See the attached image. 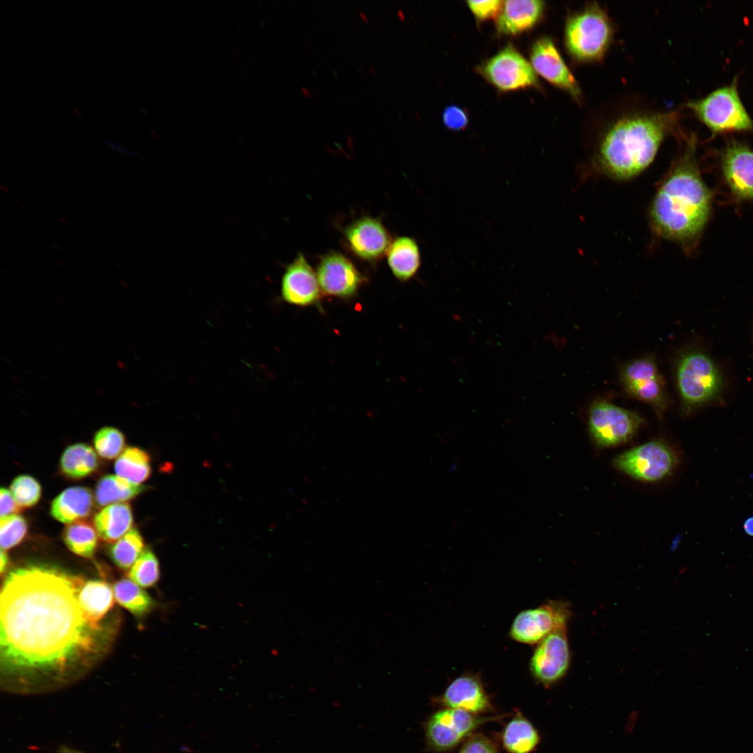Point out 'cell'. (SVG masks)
Listing matches in <instances>:
<instances>
[{
    "mask_svg": "<svg viewBox=\"0 0 753 753\" xmlns=\"http://www.w3.org/2000/svg\"><path fill=\"white\" fill-rule=\"evenodd\" d=\"M10 491L6 488L0 490V515L1 518L16 515L20 510Z\"/></svg>",
    "mask_w": 753,
    "mask_h": 753,
    "instance_id": "f35d334b",
    "label": "cell"
},
{
    "mask_svg": "<svg viewBox=\"0 0 753 753\" xmlns=\"http://www.w3.org/2000/svg\"><path fill=\"white\" fill-rule=\"evenodd\" d=\"M345 235L351 250L366 260L379 258L390 247L387 231L374 218H364L356 221L347 228Z\"/></svg>",
    "mask_w": 753,
    "mask_h": 753,
    "instance_id": "d6986e66",
    "label": "cell"
},
{
    "mask_svg": "<svg viewBox=\"0 0 753 753\" xmlns=\"http://www.w3.org/2000/svg\"><path fill=\"white\" fill-rule=\"evenodd\" d=\"M93 508V496L89 489L71 487L61 492L51 504V515L60 522L73 524L88 517Z\"/></svg>",
    "mask_w": 753,
    "mask_h": 753,
    "instance_id": "7402d4cb",
    "label": "cell"
},
{
    "mask_svg": "<svg viewBox=\"0 0 753 753\" xmlns=\"http://www.w3.org/2000/svg\"><path fill=\"white\" fill-rule=\"evenodd\" d=\"M130 580L143 588H149L160 579L159 562L150 549L144 550L128 572Z\"/></svg>",
    "mask_w": 753,
    "mask_h": 753,
    "instance_id": "1f68e13d",
    "label": "cell"
},
{
    "mask_svg": "<svg viewBox=\"0 0 753 753\" xmlns=\"http://www.w3.org/2000/svg\"><path fill=\"white\" fill-rule=\"evenodd\" d=\"M679 464L678 453L667 443L653 440L616 456L614 466L630 478L655 482L669 477Z\"/></svg>",
    "mask_w": 753,
    "mask_h": 753,
    "instance_id": "52a82bcc",
    "label": "cell"
},
{
    "mask_svg": "<svg viewBox=\"0 0 753 753\" xmlns=\"http://www.w3.org/2000/svg\"><path fill=\"white\" fill-rule=\"evenodd\" d=\"M466 3L476 18L482 21L494 17H497L503 1L499 0L468 1Z\"/></svg>",
    "mask_w": 753,
    "mask_h": 753,
    "instance_id": "d590c367",
    "label": "cell"
},
{
    "mask_svg": "<svg viewBox=\"0 0 753 753\" xmlns=\"http://www.w3.org/2000/svg\"><path fill=\"white\" fill-rule=\"evenodd\" d=\"M397 15H398V16L400 17V18L401 20H404V14H403V13H402V11L401 10H398V12H397Z\"/></svg>",
    "mask_w": 753,
    "mask_h": 753,
    "instance_id": "7dc6e473",
    "label": "cell"
},
{
    "mask_svg": "<svg viewBox=\"0 0 753 753\" xmlns=\"http://www.w3.org/2000/svg\"><path fill=\"white\" fill-rule=\"evenodd\" d=\"M621 380L626 390L653 407L661 416L668 405L664 380L651 358L635 360L623 370Z\"/></svg>",
    "mask_w": 753,
    "mask_h": 753,
    "instance_id": "5bb4252c",
    "label": "cell"
},
{
    "mask_svg": "<svg viewBox=\"0 0 753 753\" xmlns=\"http://www.w3.org/2000/svg\"><path fill=\"white\" fill-rule=\"evenodd\" d=\"M696 153L692 134L658 185L648 211L653 234L686 252L697 245L713 207V194L701 176Z\"/></svg>",
    "mask_w": 753,
    "mask_h": 753,
    "instance_id": "7a4b0ae2",
    "label": "cell"
},
{
    "mask_svg": "<svg viewBox=\"0 0 753 753\" xmlns=\"http://www.w3.org/2000/svg\"><path fill=\"white\" fill-rule=\"evenodd\" d=\"M676 381L687 413L717 400L723 389L722 374L706 353L690 351L679 359Z\"/></svg>",
    "mask_w": 753,
    "mask_h": 753,
    "instance_id": "8992f818",
    "label": "cell"
},
{
    "mask_svg": "<svg viewBox=\"0 0 753 753\" xmlns=\"http://www.w3.org/2000/svg\"><path fill=\"white\" fill-rule=\"evenodd\" d=\"M458 753H499L496 745L481 733L471 735L463 744Z\"/></svg>",
    "mask_w": 753,
    "mask_h": 753,
    "instance_id": "8d00e7d4",
    "label": "cell"
},
{
    "mask_svg": "<svg viewBox=\"0 0 753 753\" xmlns=\"http://www.w3.org/2000/svg\"><path fill=\"white\" fill-rule=\"evenodd\" d=\"M320 291L317 275L304 256L299 254L286 268L282 277L283 300L291 305L308 306L319 301Z\"/></svg>",
    "mask_w": 753,
    "mask_h": 753,
    "instance_id": "ac0fdd59",
    "label": "cell"
},
{
    "mask_svg": "<svg viewBox=\"0 0 753 753\" xmlns=\"http://www.w3.org/2000/svg\"><path fill=\"white\" fill-rule=\"evenodd\" d=\"M370 70H372V72H374V74L375 75V70H374V69L373 70V69H372V68L371 67V68H370Z\"/></svg>",
    "mask_w": 753,
    "mask_h": 753,
    "instance_id": "c3c4849f",
    "label": "cell"
},
{
    "mask_svg": "<svg viewBox=\"0 0 753 753\" xmlns=\"http://www.w3.org/2000/svg\"><path fill=\"white\" fill-rule=\"evenodd\" d=\"M8 565V556L7 554L6 553V552L3 549H1V565H0V572H1V575H3L4 572H6Z\"/></svg>",
    "mask_w": 753,
    "mask_h": 753,
    "instance_id": "ab89813d",
    "label": "cell"
},
{
    "mask_svg": "<svg viewBox=\"0 0 753 753\" xmlns=\"http://www.w3.org/2000/svg\"><path fill=\"white\" fill-rule=\"evenodd\" d=\"M359 15L365 23L367 24L369 22L367 15L363 12H359Z\"/></svg>",
    "mask_w": 753,
    "mask_h": 753,
    "instance_id": "ee69618b",
    "label": "cell"
},
{
    "mask_svg": "<svg viewBox=\"0 0 753 753\" xmlns=\"http://www.w3.org/2000/svg\"><path fill=\"white\" fill-rule=\"evenodd\" d=\"M93 522L98 535L103 541H117L131 530L133 524L131 506L128 503L109 505L95 515Z\"/></svg>",
    "mask_w": 753,
    "mask_h": 753,
    "instance_id": "603a6c76",
    "label": "cell"
},
{
    "mask_svg": "<svg viewBox=\"0 0 753 753\" xmlns=\"http://www.w3.org/2000/svg\"><path fill=\"white\" fill-rule=\"evenodd\" d=\"M570 616L568 603L548 601L520 611L513 620L509 635L517 642L536 645L556 630L566 626Z\"/></svg>",
    "mask_w": 753,
    "mask_h": 753,
    "instance_id": "30bf717a",
    "label": "cell"
},
{
    "mask_svg": "<svg viewBox=\"0 0 753 753\" xmlns=\"http://www.w3.org/2000/svg\"><path fill=\"white\" fill-rule=\"evenodd\" d=\"M114 594L111 586L105 581H84L79 592V600L88 619L93 624H102L109 620L114 604Z\"/></svg>",
    "mask_w": 753,
    "mask_h": 753,
    "instance_id": "44dd1931",
    "label": "cell"
},
{
    "mask_svg": "<svg viewBox=\"0 0 753 753\" xmlns=\"http://www.w3.org/2000/svg\"><path fill=\"white\" fill-rule=\"evenodd\" d=\"M98 466L96 452L85 443H75L68 447L60 460L61 472L73 479L84 478L94 472Z\"/></svg>",
    "mask_w": 753,
    "mask_h": 753,
    "instance_id": "4316f807",
    "label": "cell"
},
{
    "mask_svg": "<svg viewBox=\"0 0 753 753\" xmlns=\"http://www.w3.org/2000/svg\"><path fill=\"white\" fill-rule=\"evenodd\" d=\"M637 413L598 400L591 404L588 419L591 436L601 448L616 447L630 441L644 425Z\"/></svg>",
    "mask_w": 753,
    "mask_h": 753,
    "instance_id": "ba28073f",
    "label": "cell"
},
{
    "mask_svg": "<svg viewBox=\"0 0 753 753\" xmlns=\"http://www.w3.org/2000/svg\"><path fill=\"white\" fill-rule=\"evenodd\" d=\"M317 275L323 293L340 298L354 295L362 282V277L354 265L344 255L336 252L322 258Z\"/></svg>",
    "mask_w": 753,
    "mask_h": 753,
    "instance_id": "2e32d148",
    "label": "cell"
},
{
    "mask_svg": "<svg viewBox=\"0 0 753 753\" xmlns=\"http://www.w3.org/2000/svg\"><path fill=\"white\" fill-rule=\"evenodd\" d=\"M144 488L117 475L109 474L104 476L97 482L94 498L98 506H107L133 499Z\"/></svg>",
    "mask_w": 753,
    "mask_h": 753,
    "instance_id": "484cf974",
    "label": "cell"
},
{
    "mask_svg": "<svg viewBox=\"0 0 753 753\" xmlns=\"http://www.w3.org/2000/svg\"><path fill=\"white\" fill-rule=\"evenodd\" d=\"M566 626L561 627L536 644L529 662L534 679L545 687L561 680L570 664Z\"/></svg>",
    "mask_w": 753,
    "mask_h": 753,
    "instance_id": "7c38bea8",
    "label": "cell"
},
{
    "mask_svg": "<svg viewBox=\"0 0 753 753\" xmlns=\"http://www.w3.org/2000/svg\"><path fill=\"white\" fill-rule=\"evenodd\" d=\"M720 167L732 197L738 201L753 203V149L731 140L721 151Z\"/></svg>",
    "mask_w": 753,
    "mask_h": 753,
    "instance_id": "4fadbf2b",
    "label": "cell"
},
{
    "mask_svg": "<svg viewBox=\"0 0 753 753\" xmlns=\"http://www.w3.org/2000/svg\"><path fill=\"white\" fill-rule=\"evenodd\" d=\"M144 551V542L139 532L132 528L119 539L109 549L110 557L120 569L129 570Z\"/></svg>",
    "mask_w": 753,
    "mask_h": 753,
    "instance_id": "4dcf8cb0",
    "label": "cell"
},
{
    "mask_svg": "<svg viewBox=\"0 0 753 753\" xmlns=\"http://www.w3.org/2000/svg\"><path fill=\"white\" fill-rule=\"evenodd\" d=\"M496 719L461 709L443 708L433 713L424 724L427 747L436 752L450 750L481 724Z\"/></svg>",
    "mask_w": 753,
    "mask_h": 753,
    "instance_id": "9c48e42d",
    "label": "cell"
},
{
    "mask_svg": "<svg viewBox=\"0 0 753 753\" xmlns=\"http://www.w3.org/2000/svg\"><path fill=\"white\" fill-rule=\"evenodd\" d=\"M436 700L444 708L461 709L476 715L493 708L480 676L471 673L455 678Z\"/></svg>",
    "mask_w": 753,
    "mask_h": 753,
    "instance_id": "e0dca14e",
    "label": "cell"
},
{
    "mask_svg": "<svg viewBox=\"0 0 753 753\" xmlns=\"http://www.w3.org/2000/svg\"><path fill=\"white\" fill-rule=\"evenodd\" d=\"M10 492L20 508H29L38 503L41 495L39 482L28 475L16 477L10 487Z\"/></svg>",
    "mask_w": 753,
    "mask_h": 753,
    "instance_id": "836d02e7",
    "label": "cell"
},
{
    "mask_svg": "<svg viewBox=\"0 0 753 753\" xmlns=\"http://www.w3.org/2000/svg\"><path fill=\"white\" fill-rule=\"evenodd\" d=\"M479 72L502 91L538 85V77L531 63L512 45H507L484 62Z\"/></svg>",
    "mask_w": 753,
    "mask_h": 753,
    "instance_id": "8fae6325",
    "label": "cell"
},
{
    "mask_svg": "<svg viewBox=\"0 0 753 753\" xmlns=\"http://www.w3.org/2000/svg\"><path fill=\"white\" fill-rule=\"evenodd\" d=\"M231 52L237 60H241L240 55L235 50H231Z\"/></svg>",
    "mask_w": 753,
    "mask_h": 753,
    "instance_id": "bcb514c9",
    "label": "cell"
},
{
    "mask_svg": "<svg viewBox=\"0 0 753 753\" xmlns=\"http://www.w3.org/2000/svg\"><path fill=\"white\" fill-rule=\"evenodd\" d=\"M98 533L91 524L78 521L68 525L63 531V540L73 553L85 558L93 557L98 544Z\"/></svg>",
    "mask_w": 753,
    "mask_h": 753,
    "instance_id": "f546056e",
    "label": "cell"
},
{
    "mask_svg": "<svg viewBox=\"0 0 753 753\" xmlns=\"http://www.w3.org/2000/svg\"><path fill=\"white\" fill-rule=\"evenodd\" d=\"M93 443L100 457L112 459L121 454L125 446V436L115 427H103L96 432Z\"/></svg>",
    "mask_w": 753,
    "mask_h": 753,
    "instance_id": "d6a6232c",
    "label": "cell"
},
{
    "mask_svg": "<svg viewBox=\"0 0 753 753\" xmlns=\"http://www.w3.org/2000/svg\"><path fill=\"white\" fill-rule=\"evenodd\" d=\"M531 64L535 73L554 86L565 91L577 102L581 91L554 41L548 36L535 40L530 52Z\"/></svg>",
    "mask_w": 753,
    "mask_h": 753,
    "instance_id": "9a60e30c",
    "label": "cell"
},
{
    "mask_svg": "<svg viewBox=\"0 0 753 753\" xmlns=\"http://www.w3.org/2000/svg\"><path fill=\"white\" fill-rule=\"evenodd\" d=\"M613 36L612 22L597 3L575 11L565 21V47L568 54L577 62L601 61L612 43Z\"/></svg>",
    "mask_w": 753,
    "mask_h": 753,
    "instance_id": "277c9868",
    "label": "cell"
},
{
    "mask_svg": "<svg viewBox=\"0 0 753 753\" xmlns=\"http://www.w3.org/2000/svg\"><path fill=\"white\" fill-rule=\"evenodd\" d=\"M687 107L713 135L753 131V119L740 99L736 78L706 96L688 102Z\"/></svg>",
    "mask_w": 753,
    "mask_h": 753,
    "instance_id": "5b68a950",
    "label": "cell"
},
{
    "mask_svg": "<svg viewBox=\"0 0 753 753\" xmlns=\"http://www.w3.org/2000/svg\"><path fill=\"white\" fill-rule=\"evenodd\" d=\"M743 529L746 534L753 536V517L747 518L743 524Z\"/></svg>",
    "mask_w": 753,
    "mask_h": 753,
    "instance_id": "60d3db41",
    "label": "cell"
},
{
    "mask_svg": "<svg viewBox=\"0 0 753 753\" xmlns=\"http://www.w3.org/2000/svg\"><path fill=\"white\" fill-rule=\"evenodd\" d=\"M545 3L540 0H509L503 1L496 17L499 33L515 35L532 29L541 19Z\"/></svg>",
    "mask_w": 753,
    "mask_h": 753,
    "instance_id": "ffe728a7",
    "label": "cell"
},
{
    "mask_svg": "<svg viewBox=\"0 0 753 753\" xmlns=\"http://www.w3.org/2000/svg\"><path fill=\"white\" fill-rule=\"evenodd\" d=\"M56 753H83L82 752L73 749L68 746H61L57 750Z\"/></svg>",
    "mask_w": 753,
    "mask_h": 753,
    "instance_id": "7bdbcfd3",
    "label": "cell"
},
{
    "mask_svg": "<svg viewBox=\"0 0 753 753\" xmlns=\"http://www.w3.org/2000/svg\"><path fill=\"white\" fill-rule=\"evenodd\" d=\"M27 532V523L20 515H13L1 518L0 544L3 550L18 545Z\"/></svg>",
    "mask_w": 753,
    "mask_h": 753,
    "instance_id": "e575fe53",
    "label": "cell"
},
{
    "mask_svg": "<svg viewBox=\"0 0 753 753\" xmlns=\"http://www.w3.org/2000/svg\"><path fill=\"white\" fill-rule=\"evenodd\" d=\"M388 263L397 279L406 281L412 278L420 266V250L416 241L406 236L397 238L388 250Z\"/></svg>",
    "mask_w": 753,
    "mask_h": 753,
    "instance_id": "cb8c5ba5",
    "label": "cell"
},
{
    "mask_svg": "<svg viewBox=\"0 0 753 753\" xmlns=\"http://www.w3.org/2000/svg\"><path fill=\"white\" fill-rule=\"evenodd\" d=\"M678 114H634L620 118L604 132L595 155L598 169L617 181L630 180L654 160L664 138L676 128Z\"/></svg>",
    "mask_w": 753,
    "mask_h": 753,
    "instance_id": "3957f363",
    "label": "cell"
},
{
    "mask_svg": "<svg viewBox=\"0 0 753 753\" xmlns=\"http://www.w3.org/2000/svg\"><path fill=\"white\" fill-rule=\"evenodd\" d=\"M104 142L105 144H107L108 146H109V147H111V148H112L114 149H116V150H117L119 151H121V153L130 154V155H135V153L128 151L127 149H124L122 146L114 144L113 143H111V142H107V141H105Z\"/></svg>",
    "mask_w": 753,
    "mask_h": 753,
    "instance_id": "b9f144b4",
    "label": "cell"
},
{
    "mask_svg": "<svg viewBox=\"0 0 753 753\" xmlns=\"http://www.w3.org/2000/svg\"><path fill=\"white\" fill-rule=\"evenodd\" d=\"M501 741L508 753H531L540 743V735L533 724L517 711L505 726Z\"/></svg>",
    "mask_w": 753,
    "mask_h": 753,
    "instance_id": "d4e9b609",
    "label": "cell"
},
{
    "mask_svg": "<svg viewBox=\"0 0 753 753\" xmlns=\"http://www.w3.org/2000/svg\"><path fill=\"white\" fill-rule=\"evenodd\" d=\"M114 471L117 476L140 485L151 473L149 456L139 448L128 447L116 459Z\"/></svg>",
    "mask_w": 753,
    "mask_h": 753,
    "instance_id": "83f0119b",
    "label": "cell"
},
{
    "mask_svg": "<svg viewBox=\"0 0 753 753\" xmlns=\"http://www.w3.org/2000/svg\"><path fill=\"white\" fill-rule=\"evenodd\" d=\"M445 126L452 130H460L466 127L469 123L466 112L457 105L447 107L442 115Z\"/></svg>",
    "mask_w": 753,
    "mask_h": 753,
    "instance_id": "74e56055",
    "label": "cell"
},
{
    "mask_svg": "<svg viewBox=\"0 0 753 753\" xmlns=\"http://www.w3.org/2000/svg\"><path fill=\"white\" fill-rule=\"evenodd\" d=\"M301 91L305 95V97L309 98L310 96V92L305 86L301 87Z\"/></svg>",
    "mask_w": 753,
    "mask_h": 753,
    "instance_id": "f6af8a7d",
    "label": "cell"
},
{
    "mask_svg": "<svg viewBox=\"0 0 753 753\" xmlns=\"http://www.w3.org/2000/svg\"><path fill=\"white\" fill-rule=\"evenodd\" d=\"M85 579L30 565L11 570L1 591L0 669L3 690L35 694L83 678L109 650L119 618L100 625L79 600Z\"/></svg>",
    "mask_w": 753,
    "mask_h": 753,
    "instance_id": "6da1fadb",
    "label": "cell"
},
{
    "mask_svg": "<svg viewBox=\"0 0 753 753\" xmlns=\"http://www.w3.org/2000/svg\"><path fill=\"white\" fill-rule=\"evenodd\" d=\"M113 590L117 602L137 616H145L155 607L152 598L130 579L119 580Z\"/></svg>",
    "mask_w": 753,
    "mask_h": 753,
    "instance_id": "f1b7e54d",
    "label": "cell"
}]
</instances>
